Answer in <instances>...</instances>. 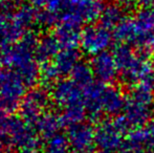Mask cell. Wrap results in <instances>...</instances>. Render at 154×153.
I'll use <instances>...</instances> for the list:
<instances>
[{
  "label": "cell",
  "mask_w": 154,
  "mask_h": 153,
  "mask_svg": "<svg viewBox=\"0 0 154 153\" xmlns=\"http://www.w3.org/2000/svg\"><path fill=\"white\" fill-rule=\"evenodd\" d=\"M38 39L32 34H25L16 43L1 49L0 63L16 72L27 87L34 86L40 79V64L36 58Z\"/></svg>",
  "instance_id": "6da1fadb"
},
{
  "label": "cell",
  "mask_w": 154,
  "mask_h": 153,
  "mask_svg": "<svg viewBox=\"0 0 154 153\" xmlns=\"http://www.w3.org/2000/svg\"><path fill=\"white\" fill-rule=\"evenodd\" d=\"M112 54L118 66L119 76L128 86H143L154 90V74L150 61L128 44L119 43Z\"/></svg>",
  "instance_id": "7a4b0ae2"
},
{
  "label": "cell",
  "mask_w": 154,
  "mask_h": 153,
  "mask_svg": "<svg viewBox=\"0 0 154 153\" xmlns=\"http://www.w3.org/2000/svg\"><path fill=\"white\" fill-rule=\"evenodd\" d=\"M85 109L87 116L93 122H101L104 115H118L123 112L126 96L116 86L93 82L84 89Z\"/></svg>",
  "instance_id": "3957f363"
},
{
  "label": "cell",
  "mask_w": 154,
  "mask_h": 153,
  "mask_svg": "<svg viewBox=\"0 0 154 153\" xmlns=\"http://www.w3.org/2000/svg\"><path fill=\"white\" fill-rule=\"evenodd\" d=\"M154 111V90L143 86H135L126 96V103L120 118L130 131L145 126Z\"/></svg>",
  "instance_id": "277c9868"
},
{
  "label": "cell",
  "mask_w": 154,
  "mask_h": 153,
  "mask_svg": "<svg viewBox=\"0 0 154 153\" xmlns=\"http://www.w3.org/2000/svg\"><path fill=\"white\" fill-rule=\"evenodd\" d=\"M128 45L133 46L137 53L148 57L154 53V10L144 8L131 17Z\"/></svg>",
  "instance_id": "5b68a950"
},
{
  "label": "cell",
  "mask_w": 154,
  "mask_h": 153,
  "mask_svg": "<svg viewBox=\"0 0 154 153\" xmlns=\"http://www.w3.org/2000/svg\"><path fill=\"white\" fill-rule=\"evenodd\" d=\"M104 8L103 0H64L59 24L67 23L80 27L83 24H92L100 19Z\"/></svg>",
  "instance_id": "8992f818"
},
{
  "label": "cell",
  "mask_w": 154,
  "mask_h": 153,
  "mask_svg": "<svg viewBox=\"0 0 154 153\" xmlns=\"http://www.w3.org/2000/svg\"><path fill=\"white\" fill-rule=\"evenodd\" d=\"M130 129L120 116L114 120H103L95 128V145L101 152H120Z\"/></svg>",
  "instance_id": "52a82bcc"
},
{
  "label": "cell",
  "mask_w": 154,
  "mask_h": 153,
  "mask_svg": "<svg viewBox=\"0 0 154 153\" xmlns=\"http://www.w3.org/2000/svg\"><path fill=\"white\" fill-rule=\"evenodd\" d=\"M26 84L16 72L0 69V109L12 113L19 109L26 93Z\"/></svg>",
  "instance_id": "ba28073f"
},
{
  "label": "cell",
  "mask_w": 154,
  "mask_h": 153,
  "mask_svg": "<svg viewBox=\"0 0 154 153\" xmlns=\"http://www.w3.org/2000/svg\"><path fill=\"white\" fill-rule=\"evenodd\" d=\"M14 0H0V48L16 43L26 34L14 17L17 8Z\"/></svg>",
  "instance_id": "9c48e42d"
},
{
  "label": "cell",
  "mask_w": 154,
  "mask_h": 153,
  "mask_svg": "<svg viewBox=\"0 0 154 153\" xmlns=\"http://www.w3.org/2000/svg\"><path fill=\"white\" fill-rule=\"evenodd\" d=\"M49 93L44 88L35 87L26 92L19 106L20 118L26 123L34 125L41 115L47 112L49 105Z\"/></svg>",
  "instance_id": "30bf717a"
},
{
  "label": "cell",
  "mask_w": 154,
  "mask_h": 153,
  "mask_svg": "<svg viewBox=\"0 0 154 153\" xmlns=\"http://www.w3.org/2000/svg\"><path fill=\"white\" fill-rule=\"evenodd\" d=\"M113 35L111 31L101 24H89L82 31L81 46L84 53L97 56L104 51L112 44Z\"/></svg>",
  "instance_id": "8fae6325"
},
{
  "label": "cell",
  "mask_w": 154,
  "mask_h": 153,
  "mask_svg": "<svg viewBox=\"0 0 154 153\" xmlns=\"http://www.w3.org/2000/svg\"><path fill=\"white\" fill-rule=\"evenodd\" d=\"M51 99L62 109L69 107H85L84 89L75 83L71 79H61L53 86Z\"/></svg>",
  "instance_id": "7c38bea8"
},
{
  "label": "cell",
  "mask_w": 154,
  "mask_h": 153,
  "mask_svg": "<svg viewBox=\"0 0 154 153\" xmlns=\"http://www.w3.org/2000/svg\"><path fill=\"white\" fill-rule=\"evenodd\" d=\"M66 137L72 153H93L97 147L95 129L87 123L68 127Z\"/></svg>",
  "instance_id": "4fadbf2b"
},
{
  "label": "cell",
  "mask_w": 154,
  "mask_h": 153,
  "mask_svg": "<svg viewBox=\"0 0 154 153\" xmlns=\"http://www.w3.org/2000/svg\"><path fill=\"white\" fill-rule=\"evenodd\" d=\"M93 76L104 84L113 82L119 76L118 66L114 56L109 51H104L97 56H93L90 62Z\"/></svg>",
  "instance_id": "5bb4252c"
},
{
  "label": "cell",
  "mask_w": 154,
  "mask_h": 153,
  "mask_svg": "<svg viewBox=\"0 0 154 153\" xmlns=\"http://www.w3.org/2000/svg\"><path fill=\"white\" fill-rule=\"evenodd\" d=\"M82 31L83 29L77 25L61 23L56 26L54 35L62 49H77V46L81 43Z\"/></svg>",
  "instance_id": "9a60e30c"
},
{
  "label": "cell",
  "mask_w": 154,
  "mask_h": 153,
  "mask_svg": "<svg viewBox=\"0 0 154 153\" xmlns=\"http://www.w3.org/2000/svg\"><path fill=\"white\" fill-rule=\"evenodd\" d=\"M32 126L35 127L39 136L43 139H48L54 135L60 133V129L63 127L60 115L47 111L38 118Z\"/></svg>",
  "instance_id": "2e32d148"
},
{
  "label": "cell",
  "mask_w": 154,
  "mask_h": 153,
  "mask_svg": "<svg viewBox=\"0 0 154 153\" xmlns=\"http://www.w3.org/2000/svg\"><path fill=\"white\" fill-rule=\"evenodd\" d=\"M62 47L54 34L44 36L38 41L36 47V58L40 66L51 61L60 51Z\"/></svg>",
  "instance_id": "e0dca14e"
},
{
  "label": "cell",
  "mask_w": 154,
  "mask_h": 153,
  "mask_svg": "<svg viewBox=\"0 0 154 153\" xmlns=\"http://www.w3.org/2000/svg\"><path fill=\"white\" fill-rule=\"evenodd\" d=\"M125 17L123 8H120L118 4H108L105 5L99 20L100 24L109 31L113 32Z\"/></svg>",
  "instance_id": "ac0fdd59"
},
{
  "label": "cell",
  "mask_w": 154,
  "mask_h": 153,
  "mask_svg": "<svg viewBox=\"0 0 154 153\" xmlns=\"http://www.w3.org/2000/svg\"><path fill=\"white\" fill-rule=\"evenodd\" d=\"M69 76L77 85H79L83 89H85L86 87L91 85L94 82V80H93L94 76H93L91 66H90V64L84 63V62L78 63Z\"/></svg>",
  "instance_id": "d6986e66"
},
{
  "label": "cell",
  "mask_w": 154,
  "mask_h": 153,
  "mask_svg": "<svg viewBox=\"0 0 154 153\" xmlns=\"http://www.w3.org/2000/svg\"><path fill=\"white\" fill-rule=\"evenodd\" d=\"M41 153H71L66 135L58 133L51 139H46Z\"/></svg>",
  "instance_id": "ffe728a7"
},
{
  "label": "cell",
  "mask_w": 154,
  "mask_h": 153,
  "mask_svg": "<svg viewBox=\"0 0 154 153\" xmlns=\"http://www.w3.org/2000/svg\"><path fill=\"white\" fill-rule=\"evenodd\" d=\"M63 2H64V0H32V4L38 11L41 10L42 12L56 15L59 18L60 12H61L63 6Z\"/></svg>",
  "instance_id": "44dd1931"
},
{
  "label": "cell",
  "mask_w": 154,
  "mask_h": 153,
  "mask_svg": "<svg viewBox=\"0 0 154 153\" xmlns=\"http://www.w3.org/2000/svg\"><path fill=\"white\" fill-rule=\"evenodd\" d=\"M147 139V153L150 152L154 146V118H151L145 126H143Z\"/></svg>",
  "instance_id": "7402d4cb"
},
{
  "label": "cell",
  "mask_w": 154,
  "mask_h": 153,
  "mask_svg": "<svg viewBox=\"0 0 154 153\" xmlns=\"http://www.w3.org/2000/svg\"><path fill=\"white\" fill-rule=\"evenodd\" d=\"M114 2L122 8H132L138 4V0H114Z\"/></svg>",
  "instance_id": "603a6c76"
},
{
  "label": "cell",
  "mask_w": 154,
  "mask_h": 153,
  "mask_svg": "<svg viewBox=\"0 0 154 153\" xmlns=\"http://www.w3.org/2000/svg\"><path fill=\"white\" fill-rule=\"evenodd\" d=\"M6 149H8V145H6L5 141H4L3 133L0 130V153H5Z\"/></svg>",
  "instance_id": "cb8c5ba5"
},
{
  "label": "cell",
  "mask_w": 154,
  "mask_h": 153,
  "mask_svg": "<svg viewBox=\"0 0 154 153\" xmlns=\"http://www.w3.org/2000/svg\"><path fill=\"white\" fill-rule=\"evenodd\" d=\"M153 3L154 0H138V4H140L143 8H151Z\"/></svg>",
  "instance_id": "d4e9b609"
},
{
  "label": "cell",
  "mask_w": 154,
  "mask_h": 153,
  "mask_svg": "<svg viewBox=\"0 0 154 153\" xmlns=\"http://www.w3.org/2000/svg\"><path fill=\"white\" fill-rule=\"evenodd\" d=\"M151 67H152V70H153V74H154V53L152 54V56H151Z\"/></svg>",
  "instance_id": "484cf974"
},
{
  "label": "cell",
  "mask_w": 154,
  "mask_h": 153,
  "mask_svg": "<svg viewBox=\"0 0 154 153\" xmlns=\"http://www.w3.org/2000/svg\"><path fill=\"white\" fill-rule=\"evenodd\" d=\"M149 153H154V146L152 147V149L150 150V152H149Z\"/></svg>",
  "instance_id": "4316f807"
},
{
  "label": "cell",
  "mask_w": 154,
  "mask_h": 153,
  "mask_svg": "<svg viewBox=\"0 0 154 153\" xmlns=\"http://www.w3.org/2000/svg\"><path fill=\"white\" fill-rule=\"evenodd\" d=\"M151 8H153V10H154V3L152 4V6H151Z\"/></svg>",
  "instance_id": "83f0119b"
},
{
  "label": "cell",
  "mask_w": 154,
  "mask_h": 153,
  "mask_svg": "<svg viewBox=\"0 0 154 153\" xmlns=\"http://www.w3.org/2000/svg\"><path fill=\"white\" fill-rule=\"evenodd\" d=\"M100 153H106V152H100Z\"/></svg>",
  "instance_id": "f1b7e54d"
},
{
  "label": "cell",
  "mask_w": 154,
  "mask_h": 153,
  "mask_svg": "<svg viewBox=\"0 0 154 153\" xmlns=\"http://www.w3.org/2000/svg\"><path fill=\"white\" fill-rule=\"evenodd\" d=\"M144 153H147V152H144Z\"/></svg>",
  "instance_id": "f546056e"
}]
</instances>
